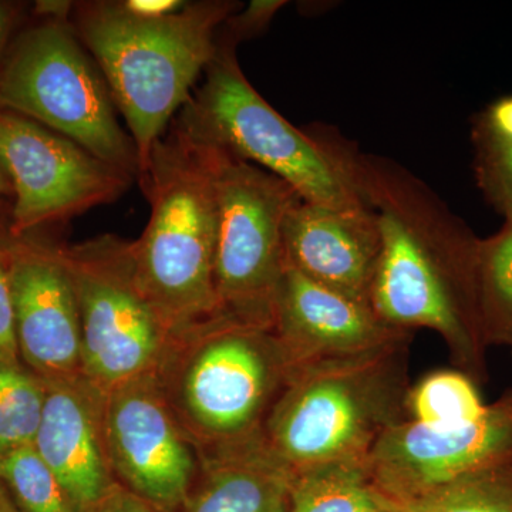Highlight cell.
I'll return each instance as SVG.
<instances>
[{
	"instance_id": "1",
	"label": "cell",
	"mask_w": 512,
	"mask_h": 512,
	"mask_svg": "<svg viewBox=\"0 0 512 512\" xmlns=\"http://www.w3.org/2000/svg\"><path fill=\"white\" fill-rule=\"evenodd\" d=\"M339 148L382 235L370 308L392 328L439 333L454 365L480 379L487 348L478 302L480 238L402 165L362 153L342 136Z\"/></svg>"
},
{
	"instance_id": "2",
	"label": "cell",
	"mask_w": 512,
	"mask_h": 512,
	"mask_svg": "<svg viewBox=\"0 0 512 512\" xmlns=\"http://www.w3.org/2000/svg\"><path fill=\"white\" fill-rule=\"evenodd\" d=\"M150 204L134 271L175 338L220 316L215 292L217 147L175 117L137 177Z\"/></svg>"
},
{
	"instance_id": "3",
	"label": "cell",
	"mask_w": 512,
	"mask_h": 512,
	"mask_svg": "<svg viewBox=\"0 0 512 512\" xmlns=\"http://www.w3.org/2000/svg\"><path fill=\"white\" fill-rule=\"evenodd\" d=\"M241 3L187 2L173 15L148 18L123 2L74 3L70 25L99 66L123 114L141 168L151 148L192 96L217 53L218 32Z\"/></svg>"
},
{
	"instance_id": "4",
	"label": "cell",
	"mask_w": 512,
	"mask_h": 512,
	"mask_svg": "<svg viewBox=\"0 0 512 512\" xmlns=\"http://www.w3.org/2000/svg\"><path fill=\"white\" fill-rule=\"evenodd\" d=\"M409 345L293 366L266 419V448L292 471L366 460L384 431L409 420Z\"/></svg>"
},
{
	"instance_id": "5",
	"label": "cell",
	"mask_w": 512,
	"mask_h": 512,
	"mask_svg": "<svg viewBox=\"0 0 512 512\" xmlns=\"http://www.w3.org/2000/svg\"><path fill=\"white\" fill-rule=\"evenodd\" d=\"M292 369L274 330L220 315L177 338L158 375L192 440L214 451L262 440Z\"/></svg>"
},
{
	"instance_id": "6",
	"label": "cell",
	"mask_w": 512,
	"mask_h": 512,
	"mask_svg": "<svg viewBox=\"0 0 512 512\" xmlns=\"http://www.w3.org/2000/svg\"><path fill=\"white\" fill-rule=\"evenodd\" d=\"M177 117L232 156L281 178L303 201L340 208L367 205L340 156L339 133L292 126L248 82L237 46L221 37L204 82Z\"/></svg>"
},
{
	"instance_id": "7",
	"label": "cell",
	"mask_w": 512,
	"mask_h": 512,
	"mask_svg": "<svg viewBox=\"0 0 512 512\" xmlns=\"http://www.w3.org/2000/svg\"><path fill=\"white\" fill-rule=\"evenodd\" d=\"M0 109L62 134L136 180L140 174L133 138L69 20L45 19L13 39L0 69Z\"/></svg>"
},
{
	"instance_id": "8",
	"label": "cell",
	"mask_w": 512,
	"mask_h": 512,
	"mask_svg": "<svg viewBox=\"0 0 512 512\" xmlns=\"http://www.w3.org/2000/svg\"><path fill=\"white\" fill-rule=\"evenodd\" d=\"M57 251L79 303L82 375L107 393L160 372L177 338L138 284L130 242L101 235Z\"/></svg>"
},
{
	"instance_id": "9",
	"label": "cell",
	"mask_w": 512,
	"mask_h": 512,
	"mask_svg": "<svg viewBox=\"0 0 512 512\" xmlns=\"http://www.w3.org/2000/svg\"><path fill=\"white\" fill-rule=\"evenodd\" d=\"M215 147L218 309L221 316L274 330L285 271L284 222L301 197L276 175Z\"/></svg>"
},
{
	"instance_id": "10",
	"label": "cell",
	"mask_w": 512,
	"mask_h": 512,
	"mask_svg": "<svg viewBox=\"0 0 512 512\" xmlns=\"http://www.w3.org/2000/svg\"><path fill=\"white\" fill-rule=\"evenodd\" d=\"M0 160L12 184L10 235L116 201L136 178L28 117L0 109Z\"/></svg>"
},
{
	"instance_id": "11",
	"label": "cell",
	"mask_w": 512,
	"mask_h": 512,
	"mask_svg": "<svg viewBox=\"0 0 512 512\" xmlns=\"http://www.w3.org/2000/svg\"><path fill=\"white\" fill-rule=\"evenodd\" d=\"M104 394V436L117 483L158 512L183 511L201 471V451L160 375L136 377Z\"/></svg>"
},
{
	"instance_id": "12",
	"label": "cell",
	"mask_w": 512,
	"mask_h": 512,
	"mask_svg": "<svg viewBox=\"0 0 512 512\" xmlns=\"http://www.w3.org/2000/svg\"><path fill=\"white\" fill-rule=\"evenodd\" d=\"M511 458L512 390L487 404L480 419L456 429L396 424L377 440L366 466L380 494L399 505Z\"/></svg>"
},
{
	"instance_id": "13",
	"label": "cell",
	"mask_w": 512,
	"mask_h": 512,
	"mask_svg": "<svg viewBox=\"0 0 512 512\" xmlns=\"http://www.w3.org/2000/svg\"><path fill=\"white\" fill-rule=\"evenodd\" d=\"M10 286L20 360L43 380L82 375L79 303L57 247L13 238Z\"/></svg>"
},
{
	"instance_id": "14",
	"label": "cell",
	"mask_w": 512,
	"mask_h": 512,
	"mask_svg": "<svg viewBox=\"0 0 512 512\" xmlns=\"http://www.w3.org/2000/svg\"><path fill=\"white\" fill-rule=\"evenodd\" d=\"M274 333L292 366L379 352L412 340L365 303L316 284L285 264L276 296Z\"/></svg>"
},
{
	"instance_id": "15",
	"label": "cell",
	"mask_w": 512,
	"mask_h": 512,
	"mask_svg": "<svg viewBox=\"0 0 512 512\" xmlns=\"http://www.w3.org/2000/svg\"><path fill=\"white\" fill-rule=\"evenodd\" d=\"M382 235L370 205L329 207L298 200L284 222L285 264L370 306Z\"/></svg>"
},
{
	"instance_id": "16",
	"label": "cell",
	"mask_w": 512,
	"mask_h": 512,
	"mask_svg": "<svg viewBox=\"0 0 512 512\" xmlns=\"http://www.w3.org/2000/svg\"><path fill=\"white\" fill-rule=\"evenodd\" d=\"M43 383L45 410L33 447L76 511L86 512L119 484L104 436L106 394L83 375Z\"/></svg>"
},
{
	"instance_id": "17",
	"label": "cell",
	"mask_w": 512,
	"mask_h": 512,
	"mask_svg": "<svg viewBox=\"0 0 512 512\" xmlns=\"http://www.w3.org/2000/svg\"><path fill=\"white\" fill-rule=\"evenodd\" d=\"M292 477L264 439L207 451L200 483L181 512H289Z\"/></svg>"
},
{
	"instance_id": "18",
	"label": "cell",
	"mask_w": 512,
	"mask_h": 512,
	"mask_svg": "<svg viewBox=\"0 0 512 512\" xmlns=\"http://www.w3.org/2000/svg\"><path fill=\"white\" fill-rule=\"evenodd\" d=\"M289 512H393L366 460L333 461L293 471Z\"/></svg>"
},
{
	"instance_id": "19",
	"label": "cell",
	"mask_w": 512,
	"mask_h": 512,
	"mask_svg": "<svg viewBox=\"0 0 512 512\" xmlns=\"http://www.w3.org/2000/svg\"><path fill=\"white\" fill-rule=\"evenodd\" d=\"M478 302L485 343L508 345L512 339V221L480 239L477 258Z\"/></svg>"
},
{
	"instance_id": "20",
	"label": "cell",
	"mask_w": 512,
	"mask_h": 512,
	"mask_svg": "<svg viewBox=\"0 0 512 512\" xmlns=\"http://www.w3.org/2000/svg\"><path fill=\"white\" fill-rule=\"evenodd\" d=\"M407 417L431 429H456L480 419L487 409L471 377L457 370L430 373L407 394Z\"/></svg>"
},
{
	"instance_id": "21",
	"label": "cell",
	"mask_w": 512,
	"mask_h": 512,
	"mask_svg": "<svg viewBox=\"0 0 512 512\" xmlns=\"http://www.w3.org/2000/svg\"><path fill=\"white\" fill-rule=\"evenodd\" d=\"M392 505V504H390ZM393 512H512V458L440 485Z\"/></svg>"
},
{
	"instance_id": "22",
	"label": "cell",
	"mask_w": 512,
	"mask_h": 512,
	"mask_svg": "<svg viewBox=\"0 0 512 512\" xmlns=\"http://www.w3.org/2000/svg\"><path fill=\"white\" fill-rule=\"evenodd\" d=\"M45 399L40 377L20 363L0 362V458L35 444Z\"/></svg>"
},
{
	"instance_id": "23",
	"label": "cell",
	"mask_w": 512,
	"mask_h": 512,
	"mask_svg": "<svg viewBox=\"0 0 512 512\" xmlns=\"http://www.w3.org/2000/svg\"><path fill=\"white\" fill-rule=\"evenodd\" d=\"M0 481L19 512H77L55 473L33 446L0 458Z\"/></svg>"
},
{
	"instance_id": "24",
	"label": "cell",
	"mask_w": 512,
	"mask_h": 512,
	"mask_svg": "<svg viewBox=\"0 0 512 512\" xmlns=\"http://www.w3.org/2000/svg\"><path fill=\"white\" fill-rule=\"evenodd\" d=\"M473 141L478 188L505 221H512V143L494 137L477 121Z\"/></svg>"
},
{
	"instance_id": "25",
	"label": "cell",
	"mask_w": 512,
	"mask_h": 512,
	"mask_svg": "<svg viewBox=\"0 0 512 512\" xmlns=\"http://www.w3.org/2000/svg\"><path fill=\"white\" fill-rule=\"evenodd\" d=\"M12 237L0 239V362L20 363L16 340L15 308L10 286V244Z\"/></svg>"
},
{
	"instance_id": "26",
	"label": "cell",
	"mask_w": 512,
	"mask_h": 512,
	"mask_svg": "<svg viewBox=\"0 0 512 512\" xmlns=\"http://www.w3.org/2000/svg\"><path fill=\"white\" fill-rule=\"evenodd\" d=\"M284 6L285 2L282 0H252L247 8L241 13L235 12L222 25L218 36L238 46L242 40L251 39L268 28L278 10Z\"/></svg>"
},
{
	"instance_id": "27",
	"label": "cell",
	"mask_w": 512,
	"mask_h": 512,
	"mask_svg": "<svg viewBox=\"0 0 512 512\" xmlns=\"http://www.w3.org/2000/svg\"><path fill=\"white\" fill-rule=\"evenodd\" d=\"M477 123L494 137L512 143V96L495 101Z\"/></svg>"
},
{
	"instance_id": "28",
	"label": "cell",
	"mask_w": 512,
	"mask_h": 512,
	"mask_svg": "<svg viewBox=\"0 0 512 512\" xmlns=\"http://www.w3.org/2000/svg\"><path fill=\"white\" fill-rule=\"evenodd\" d=\"M86 512H158L154 510L146 501L138 498L137 495L130 493L120 484L114 485L113 488L104 495L99 503L94 504L90 510Z\"/></svg>"
},
{
	"instance_id": "29",
	"label": "cell",
	"mask_w": 512,
	"mask_h": 512,
	"mask_svg": "<svg viewBox=\"0 0 512 512\" xmlns=\"http://www.w3.org/2000/svg\"><path fill=\"white\" fill-rule=\"evenodd\" d=\"M185 3L187 2H180V0H126L123 5L136 15L161 18L183 9Z\"/></svg>"
},
{
	"instance_id": "30",
	"label": "cell",
	"mask_w": 512,
	"mask_h": 512,
	"mask_svg": "<svg viewBox=\"0 0 512 512\" xmlns=\"http://www.w3.org/2000/svg\"><path fill=\"white\" fill-rule=\"evenodd\" d=\"M20 8L16 3L0 2V69L10 46V36L18 25Z\"/></svg>"
},
{
	"instance_id": "31",
	"label": "cell",
	"mask_w": 512,
	"mask_h": 512,
	"mask_svg": "<svg viewBox=\"0 0 512 512\" xmlns=\"http://www.w3.org/2000/svg\"><path fill=\"white\" fill-rule=\"evenodd\" d=\"M10 212H12V200L0 197V239L12 237L10 235Z\"/></svg>"
},
{
	"instance_id": "32",
	"label": "cell",
	"mask_w": 512,
	"mask_h": 512,
	"mask_svg": "<svg viewBox=\"0 0 512 512\" xmlns=\"http://www.w3.org/2000/svg\"><path fill=\"white\" fill-rule=\"evenodd\" d=\"M0 197L8 198V200L13 198L12 184H10L9 175L3 167L2 160H0Z\"/></svg>"
},
{
	"instance_id": "33",
	"label": "cell",
	"mask_w": 512,
	"mask_h": 512,
	"mask_svg": "<svg viewBox=\"0 0 512 512\" xmlns=\"http://www.w3.org/2000/svg\"><path fill=\"white\" fill-rule=\"evenodd\" d=\"M0 512H19L13 501L10 500L8 491H6L2 481H0Z\"/></svg>"
},
{
	"instance_id": "34",
	"label": "cell",
	"mask_w": 512,
	"mask_h": 512,
	"mask_svg": "<svg viewBox=\"0 0 512 512\" xmlns=\"http://www.w3.org/2000/svg\"><path fill=\"white\" fill-rule=\"evenodd\" d=\"M510 346H511V349H512V339H511V343H510Z\"/></svg>"
}]
</instances>
